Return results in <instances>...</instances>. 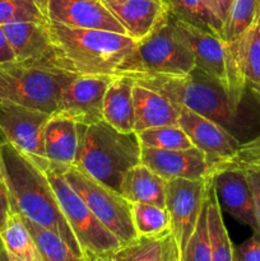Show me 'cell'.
<instances>
[{
	"label": "cell",
	"mask_w": 260,
	"mask_h": 261,
	"mask_svg": "<svg viewBox=\"0 0 260 261\" xmlns=\"http://www.w3.org/2000/svg\"><path fill=\"white\" fill-rule=\"evenodd\" d=\"M0 150L4 181L9 190L13 209L33 223L55 232L74 254L84 257L43 168L3 139H0Z\"/></svg>",
	"instance_id": "6da1fadb"
},
{
	"label": "cell",
	"mask_w": 260,
	"mask_h": 261,
	"mask_svg": "<svg viewBox=\"0 0 260 261\" xmlns=\"http://www.w3.org/2000/svg\"><path fill=\"white\" fill-rule=\"evenodd\" d=\"M48 25L56 65L82 75H116L137 46V41L122 33L55 22Z\"/></svg>",
	"instance_id": "7a4b0ae2"
},
{
	"label": "cell",
	"mask_w": 260,
	"mask_h": 261,
	"mask_svg": "<svg viewBox=\"0 0 260 261\" xmlns=\"http://www.w3.org/2000/svg\"><path fill=\"white\" fill-rule=\"evenodd\" d=\"M142 161V145L135 132L122 133L105 120L78 124V150L74 165L120 193L124 175Z\"/></svg>",
	"instance_id": "3957f363"
},
{
	"label": "cell",
	"mask_w": 260,
	"mask_h": 261,
	"mask_svg": "<svg viewBox=\"0 0 260 261\" xmlns=\"http://www.w3.org/2000/svg\"><path fill=\"white\" fill-rule=\"evenodd\" d=\"M122 75L162 94L173 106L191 110L228 130L236 119L239 109L233 105L227 89L196 66L183 75L157 73H127Z\"/></svg>",
	"instance_id": "277c9868"
},
{
	"label": "cell",
	"mask_w": 260,
	"mask_h": 261,
	"mask_svg": "<svg viewBox=\"0 0 260 261\" xmlns=\"http://www.w3.org/2000/svg\"><path fill=\"white\" fill-rule=\"evenodd\" d=\"M76 75L59 68L54 59L0 64V102L55 114L61 91Z\"/></svg>",
	"instance_id": "5b68a950"
},
{
	"label": "cell",
	"mask_w": 260,
	"mask_h": 261,
	"mask_svg": "<svg viewBox=\"0 0 260 261\" xmlns=\"http://www.w3.org/2000/svg\"><path fill=\"white\" fill-rule=\"evenodd\" d=\"M35 162L45 171L55 191L61 212L79 242L84 257L91 255L109 257L115 250L119 249L121 246L119 240L94 217L81 195L64 177V171L68 166L48 160H38Z\"/></svg>",
	"instance_id": "8992f818"
},
{
	"label": "cell",
	"mask_w": 260,
	"mask_h": 261,
	"mask_svg": "<svg viewBox=\"0 0 260 261\" xmlns=\"http://www.w3.org/2000/svg\"><path fill=\"white\" fill-rule=\"evenodd\" d=\"M194 68L193 55L176 33L172 15L166 12L154 30L138 41L134 51L122 63L116 75L127 73L183 75Z\"/></svg>",
	"instance_id": "52a82bcc"
},
{
	"label": "cell",
	"mask_w": 260,
	"mask_h": 261,
	"mask_svg": "<svg viewBox=\"0 0 260 261\" xmlns=\"http://www.w3.org/2000/svg\"><path fill=\"white\" fill-rule=\"evenodd\" d=\"M64 177L120 244L125 245L137 239L132 203L121 194L94 180L75 166H68L64 171Z\"/></svg>",
	"instance_id": "ba28073f"
},
{
	"label": "cell",
	"mask_w": 260,
	"mask_h": 261,
	"mask_svg": "<svg viewBox=\"0 0 260 261\" xmlns=\"http://www.w3.org/2000/svg\"><path fill=\"white\" fill-rule=\"evenodd\" d=\"M213 177V176H212ZM211 178H175L166 185V209L170 214L171 232L180 254L193 234L199 216L206 201Z\"/></svg>",
	"instance_id": "9c48e42d"
},
{
	"label": "cell",
	"mask_w": 260,
	"mask_h": 261,
	"mask_svg": "<svg viewBox=\"0 0 260 261\" xmlns=\"http://www.w3.org/2000/svg\"><path fill=\"white\" fill-rule=\"evenodd\" d=\"M51 115L12 102H0V134L3 140L14 145L33 161L46 160L43 130Z\"/></svg>",
	"instance_id": "30bf717a"
},
{
	"label": "cell",
	"mask_w": 260,
	"mask_h": 261,
	"mask_svg": "<svg viewBox=\"0 0 260 261\" xmlns=\"http://www.w3.org/2000/svg\"><path fill=\"white\" fill-rule=\"evenodd\" d=\"M178 125L193 145L204 153L213 165L214 172L219 167L233 162L241 143L227 127L191 110L177 107Z\"/></svg>",
	"instance_id": "8fae6325"
},
{
	"label": "cell",
	"mask_w": 260,
	"mask_h": 261,
	"mask_svg": "<svg viewBox=\"0 0 260 261\" xmlns=\"http://www.w3.org/2000/svg\"><path fill=\"white\" fill-rule=\"evenodd\" d=\"M114 75L78 74L61 91L55 114L91 125L103 120V97Z\"/></svg>",
	"instance_id": "7c38bea8"
},
{
	"label": "cell",
	"mask_w": 260,
	"mask_h": 261,
	"mask_svg": "<svg viewBox=\"0 0 260 261\" xmlns=\"http://www.w3.org/2000/svg\"><path fill=\"white\" fill-rule=\"evenodd\" d=\"M226 46L231 98L239 109L246 89L260 99V31L254 23L239 40Z\"/></svg>",
	"instance_id": "4fadbf2b"
},
{
	"label": "cell",
	"mask_w": 260,
	"mask_h": 261,
	"mask_svg": "<svg viewBox=\"0 0 260 261\" xmlns=\"http://www.w3.org/2000/svg\"><path fill=\"white\" fill-rule=\"evenodd\" d=\"M173 24L180 40L190 50L196 68L218 81L231 97L228 54L223 40L216 33L181 22L176 18H173Z\"/></svg>",
	"instance_id": "5bb4252c"
},
{
	"label": "cell",
	"mask_w": 260,
	"mask_h": 261,
	"mask_svg": "<svg viewBox=\"0 0 260 261\" xmlns=\"http://www.w3.org/2000/svg\"><path fill=\"white\" fill-rule=\"evenodd\" d=\"M212 182L222 211L259 233L254 196L244 168L236 163L222 166L213 173Z\"/></svg>",
	"instance_id": "9a60e30c"
},
{
	"label": "cell",
	"mask_w": 260,
	"mask_h": 261,
	"mask_svg": "<svg viewBox=\"0 0 260 261\" xmlns=\"http://www.w3.org/2000/svg\"><path fill=\"white\" fill-rule=\"evenodd\" d=\"M140 163L149 167L166 181L175 178H211L214 167L206 155L198 148L189 149H157V148L142 147Z\"/></svg>",
	"instance_id": "2e32d148"
},
{
	"label": "cell",
	"mask_w": 260,
	"mask_h": 261,
	"mask_svg": "<svg viewBox=\"0 0 260 261\" xmlns=\"http://www.w3.org/2000/svg\"><path fill=\"white\" fill-rule=\"evenodd\" d=\"M46 10L50 22L125 35V30L107 9L103 0H46Z\"/></svg>",
	"instance_id": "e0dca14e"
},
{
	"label": "cell",
	"mask_w": 260,
	"mask_h": 261,
	"mask_svg": "<svg viewBox=\"0 0 260 261\" xmlns=\"http://www.w3.org/2000/svg\"><path fill=\"white\" fill-rule=\"evenodd\" d=\"M48 23L50 20H17L3 24L15 60H55Z\"/></svg>",
	"instance_id": "ac0fdd59"
},
{
	"label": "cell",
	"mask_w": 260,
	"mask_h": 261,
	"mask_svg": "<svg viewBox=\"0 0 260 261\" xmlns=\"http://www.w3.org/2000/svg\"><path fill=\"white\" fill-rule=\"evenodd\" d=\"M125 30V35L138 41L147 37L167 12L162 0H103Z\"/></svg>",
	"instance_id": "d6986e66"
},
{
	"label": "cell",
	"mask_w": 260,
	"mask_h": 261,
	"mask_svg": "<svg viewBox=\"0 0 260 261\" xmlns=\"http://www.w3.org/2000/svg\"><path fill=\"white\" fill-rule=\"evenodd\" d=\"M133 101H134L135 133L152 127L178 125V109L162 94L142 84L134 83Z\"/></svg>",
	"instance_id": "ffe728a7"
},
{
	"label": "cell",
	"mask_w": 260,
	"mask_h": 261,
	"mask_svg": "<svg viewBox=\"0 0 260 261\" xmlns=\"http://www.w3.org/2000/svg\"><path fill=\"white\" fill-rule=\"evenodd\" d=\"M46 160L73 166L78 150V124L63 115L53 114L43 130Z\"/></svg>",
	"instance_id": "44dd1931"
},
{
	"label": "cell",
	"mask_w": 260,
	"mask_h": 261,
	"mask_svg": "<svg viewBox=\"0 0 260 261\" xmlns=\"http://www.w3.org/2000/svg\"><path fill=\"white\" fill-rule=\"evenodd\" d=\"M134 82L125 75H114L103 97V120L122 133L134 132Z\"/></svg>",
	"instance_id": "7402d4cb"
},
{
	"label": "cell",
	"mask_w": 260,
	"mask_h": 261,
	"mask_svg": "<svg viewBox=\"0 0 260 261\" xmlns=\"http://www.w3.org/2000/svg\"><path fill=\"white\" fill-rule=\"evenodd\" d=\"M167 181L143 163L130 168L122 178L120 194L130 203H144L166 208Z\"/></svg>",
	"instance_id": "603a6c76"
},
{
	"label": "cell",
	"mask_w": 260,
	"mask_h": 261,
	"mask_svg": "<svg viewBox=\"0 0 260 261\" xmlns=\"http://www.w3.org/2000/svg\"><path fill=\"white\" fill-rule=\"evenodd\" d=\"M178 250L172 232L155 236H138L121 245L109 256V261H168Z\"/></svg>",
	"instance_id": "cb8c5ba5"
},
{
	"label": "cell",
	"mask_w": 260,
	"mask_h": 261,
	"mask_svg": "<svg viewBox=\"0 0 260 261\" xmlns=\"http://www.w3.org/2000/svg\"><path fill=\"white\" fill-rule=\"evenodd\" d=\"M206 226L212 261H235L233 245L224 226L222 209L212 181L206 194Z\"/></svg>",
	"instance_id": "d4e9b609"
},
{
	"label": "cell",
	"mask_w": 260,
	"mask_h": 261,
	"mask_svg": "<svg viewBox=\"0 0 260 261\" xmlns=\"http://www.w3.org/2000/svg\"><path fill=\"white\" fill-rule=\"evenodd\" d=\"M0 237L8 251L20 261H43L32 233L25 226L22 216L14 209Z\"/></svg>",
	"instance_id": "484cf974"
},
{
	"label": "cell",
	"mask_w": 260,
	"mask_h": 261,
	"mask_svg": "<svg viewBox=\"0 0 260 261\" xmlns=\"http://www.w3.org/2000/svg\"><path fill=\"white\" fill-rule=\"evenodd\" d=\"M22 218L32 233L43 261H86V257L74 254L68 244L55 232L33 223L24 217Z\"/></svg>",
	"instance_id": "4316f807"
},
{
	"label": "cell",
	"mask_w": 260,
	"mask_h": 261,
	"mask_svg": "<svg viewBox=\"0 0 260 261\" xmlns=\"http://www.w3.org/2000/svg\"><path fill=\"white\" fill-rule=\"evenodd\" d=\"M260 9V0H235L223 23L221 38L224 43L239 40L256 22Z\"/></svg>",
	"instance_id": "83f0119b"
},
{
	"label": "cell",
	"mask_w": 260,
	"mask_h": 261,
	"mask_svg": "<svg viewBox=\"0 0 260 261\" xmlns=\"http://www.w3.org/2000/svg\"><path fill=\"white\" fill-rule=\"evenodd\" d=\"M133 222L138 236H155L171 231V219L165 206L132 203Z\"/></svg>",
	"instance_id": "f1b7e54d"
},
{
	"label": "cell",
	"mask_w": 260,
	"mask_h": 261,
	"mask_svg": "<svg viewBox=\"0 0 260 261\" xmlns=\"http://www.w3.org/2000/svg\"><path fill=\"white\" fill-rule=\"evenodd\" d=\"M167 12L176 19L219 36V28L201 0H162Z\"/></svg>",
	"instance_id": "f546056e"
},
{
	"label": "cell",
	"mask_w": 260,
	"mask_h": 261,
	"mask_svg": "<svg viewBox=\"0 0 260 261\" xmlns=\"http://www.w3.org/2000/svg\"><path fill=\"white\" fill-rule=\"evenodd\" d=\"M142 147L157 148V149H189L193 148V143L180 125L152 127L137 133Z\"/></svg>",
	"instance_id": "4dcf8cb0"
},
{
	"label": "cell",
	"mask_w": 260,
	"mask_h": 261,
	"mask_svg": "<svg viewBox=\"0 0 260 261\" xmlns=\"http://www.w3.org/2000/svg\"><path fill=\"white\" fill-rule=\"evenodd\" d=\"M17 20H48L46 0H0V25Z\"/></svg>",
	"instance_id": "1f68e13d"
},
{
	"label": "cell",
	"mask_w": 260,
	"mask_h": 261,
	"mask_svg": "<svg viewBox=\"0 0 260 261\" xmlns=\"http://www.w3.org/2000/svg\"><path fill=\"white\" fill-rule=\"evenodd\" d=\"M180 261H212L209 245L208 226H206V201L199 216L193 234L181 252Z\"/></svg>",
	"instance_id": "d6a6232c"
},
{
	"label": "cell",
	"mask_w": 260,
	"mask_h": 261,
	"mask_svg": "<svg viewBox=\"0 0 260 261\" xmlns=\"http://www.w3.org/2000/svg\"><path fill=\"white\" fill-rule=\"evenodd\" d=\"M240 166L260 167V134L246 143H241L233 162Z\"/></svg>",
	"instance_id": "836d02e7"
},
{
	"label": "cell",
	"mask_w": 260,
	"mask_h": 261,
	"mask_svg": "<svg viewBox=\"0 0 260 261\" xmlns=\"http://www.w3.org/2000/svg\"><path fill=\"white\" fill-rule=\"evenodd\" d=\"M233 255L235 261H260V234L254 232L249 240L233 247Z\"/></svg>",
	"instance_id": "e575fe53"
},
{
	"label": "cell",
	"mask_w": 260,
	"mask_h": 261,
	"mask_svg": "<svg viewBox=\"0 0 260 261\" xmlns=\"http://www.w3.org/2000/svg\"><path fill=\"white\" fill-rule=\"evenodd\" d=\"M201 2H203L205 9L208 10L211 17L216 22V24L218 25L219 37H221L222 27H223V23L226 22L227 15H228L229 9H231L235 0H201Z\"/></svg>",
	"instance_id": "d590c367"
},
{
	"label": "cell",
	"mask_w": 260,
	"mask_h": 261,
	"mask_svg": "<svg viewBox=\"0 0 260 261\" xmlns=\"http://www.w3.org/2000/svg\"><path fill=\"white\" fill-rule=\"evenodd\" d=\"M241 167L244 168L245 173H246L247 181H249L252 196H254L255 214H256V222L260 234V167H257V166H241Z\"/></svg>",
	"instance_id": "8d00e7d4"
},
{
	"label": "cell",
	"mask_w": 260,
	"mask_h": 261,
	"mask_svg": "<svg viewBox=\"0 0 260 261\" xmlns=\"http://www.w3.org/2000/svg\"><path fill=\"white\" fill-rule=\"evenodd\" d=\"M13 212L12 199H10L9 190L5 184V181L0 180V233L5 228L9 219L10 214Z\"/></svg>",
	"instance_id": "74e56055"
},
{
	"label": "cell",
	"mask_w": 260,
	"mask_h": 261,
	"mask_svg": "<svg viewBox=\"0 0 260 261\" xmlns=\"http://www.w3.org/2000/svg\"><path fill=\"white\" fill-rule=\"evenodd\" d=\"M14 60V53H13L12 47H10L9 42H8V38L5 36L4 30H3V25H0V64L10 63V61Z\"/></svg>",
	"instance_id": "f35d334b"
},
{
	"label": "cell",
	"mask_w": 260,
	"mask_h": 261,
	"mask_svg": "<svg viewBox=\"0 0 260 261\" xmlns=\"http://www.w3.org/2000/svg\"><path fill=\"white\" fill-rule=\"evenodd\" d=\"M0 261H9V251L5 247L2 237H0Z\"/></svg>",
	"instance_id": "ab89813d"
},
{
	"label": "cell",
	"mask_w": 260,
	"mask_h": 261,
	"mask_svg": "<svg viewBox=\"0 0 260 261\" xmlns=\"http://www.w3.org/2000/svg\"><path fill=\"white\" fill-rule=\"evenodd\" d=\"M86 261H109V257L94 256V255H91V256H86Z\"/></svg>",
	"instance_id": "60d3db41"
},
{
	"label": "cell",
	"mask_w": 260,
	"mask_h": 261,
	"mask_svg": "<svg viewBox=\"0 0 260 261\" xmlns=\"http://www.w3.org/2000/svg\"><path fill=\"white\" fill-rule=\"evenodd\" d=\"M0 180H3V181H4V166H3L2 150H0Z\"/></svg>",
	"instance_id": "b9f144b4"
},
{
	"label": "cell",
	"mask_w": 260,
	"mask_h": 261,
	"mask_svg": "<svg viewBox=\"0 0 260 261\" xmlns=\"http://www.w3.org/2000/svg\"><path fill=\"white\" fill-rule=\"evenodd\" d=\"M180 250H177V251L175 252V254L172 255V256H171V259L168 260V261H180Z\"/></svg>",
	"instance_id": "7bdbcfd3"
},
{
	"label": "cell",
	"mask_w": 260,
	"mask_h": 261,
	"mask_svg": "<svg viewBox=\"0 0 260 261\" xmlns=\"http://www.w3.org/2000/svg\"><path fill=\"white\" fill-rule=\"evenodd\" d=\"M255 25H256L257 30L260 31V9H259V14H257V18H256V22H255Z\"/></svg>",
	"instance_id": "ee69618b"
},
{
	"label": "cell",
	"mask_w": 260,
	"mask_h": 261,
	"mask_svg": "<svg viewBox=\"0 0 260 261\" xmlns=\"http://www.w3.org/2000/svg\"><path fill=\"white\" fill-rule=\"evenodd\" d=\"M9 261H20V260L18 259V257H15L14 255H12V254H10V252H9Z\"/></svg>",
	"instance_id": "f6af8a7d"
}]
</instances>
